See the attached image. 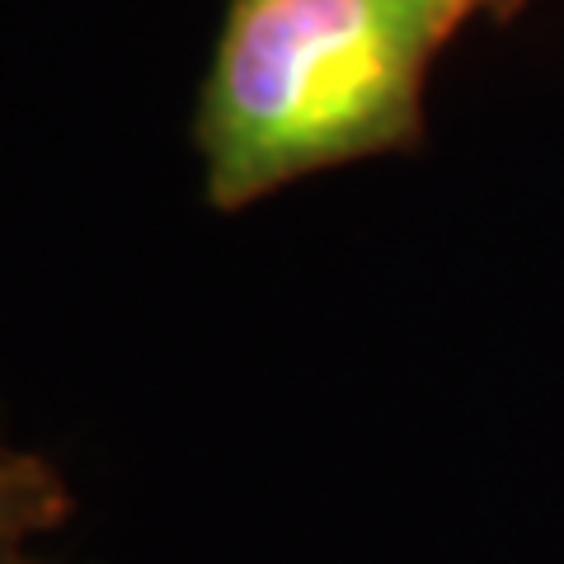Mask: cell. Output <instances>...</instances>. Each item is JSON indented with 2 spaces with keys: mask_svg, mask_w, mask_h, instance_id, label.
Segmentation results:
<instances>
[{
  "mask_svg": "<svg viewBox=\"0 0 564 564\" xmlns=\"http://www.w3.org/2000/svg\"><path fill=\"white\" fill-rule=\"evenodd\" d=\"M480 0H231L198 104L207 203L410 151L423 80Z\"/></svg>",
  "mask_w": 564,
  "mask_h": 564,
  "instance_id": "cell-1",
  "label": "cell"
}]
</instances>
